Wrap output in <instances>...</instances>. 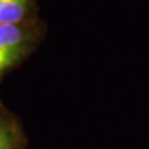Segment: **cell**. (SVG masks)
Wrapping results in <instances>:
<instances>
[{
    "mask_svg": "<svg viewBox=\"0 0 149 149\" xmlns=\"http://www.w3.org/2000/svg\"><path fill=\"white\" fill-rule=\"evenodd\" d=\"M40 39L35 20L20 24H0V81L36 49Z\"/></svg>",
    "mask_w": 149,
    "mask_h": 149,
    "instance_id": "6da1fadb",
    "label": "cell"
},
{
    "mask_svg": "<svg viewBox=\"0 0 149 149\" xmlns=\"http://www.w3.org/2000/svg\"><path fill=\"white\" fill-rule=\"evenodd\" d=\"M27 143L21 120L0 101V149H26Z\"/></svg>",
    "mask_w": 149,
    "mask_h": 149,
    "instance_id": "7a4b0ae2",
    "label": "cell"
},
{
    "mask_svg": "<svg viewBox=\"0 0 149 149\" xmlns=\"http://www.w3.org/2000/svg\"><path fill=\"white\" fill-rule=\"evenodd\" d=\"M34 0H0V24H20L34 20Z\"/></svg>",
    "mask_w": 149,
    "mask_h": 149,
    "instance_id": "3957f363",
    "label": "cell"
}]
</instances>
